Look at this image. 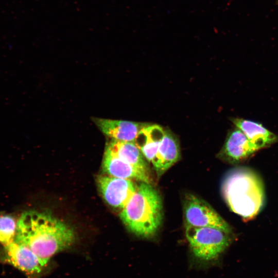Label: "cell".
Segmentation results:
<instances>
[{"label":"cell","instance_id":"7a4b0ae2","mask_svg":"<svg viewBox=\"0 0 278 278\" xmlns=\"http://www.w3.org/2000/svg\"><path fill=\"white\" fill-rule=\"evenodd\" d=\"M221 189L230 209L245 220L256 216L264 205L262 180L249 168L238 167L230 171L224 178Z\"/></svg>","mask_w":278,"mask_h":278},{"label":"cell","instance_id":"4fadbf2b","mask_svg":"<svg viewBox=\"0 0 278 278\" xmlns=\"http://www.w3.org/2000/svg\"><path fill=\"white\" fill-rule=\"evenodd\" d=\"M164 132L161 126L148 124L140 131L134 143L148 162H151L153 159Z\"/></svg>","mask_w":278,"mask_h":278},{"label":"cell","instance_id":"52a82bcc","mask_svg":"<svg viewBox=\"0 0 278 278\" xmlns=\"http://www.w3.org/2000/svg\"><path fill=\"white\" fill-rule=\"evenodd\" d=\"M97 183L106 202L116 208L125 207L137 187L132 180L109 175L98 176Z\"/></svg>","mask_w":278,"mask_h":278},{"label":"cell","instance_id":"3957f363","mask_svg":"<svg viewBox=\"0 0 278 278\" xmlns=\"http://www.w3.org/2000/svg\"><path fill=\"white\" fill-rule=\"evenodd\" d=\"M128 230L144 238L153 237L160 228L163 204L158 192L150 183L142 182L120 213Z\"/></svg>","mask_w":278,"mask_h":278},{"label":"cell","instance_id":"9c48e42d","mask_svg":"<svg viewBox=\"0 0 278 278\" xmlns=\"http://www.w3.org/2000/svg\"><path fill=\"white\" fill-rule=\"evenodd\" d=\"M93 121L105 135L111 140L134 142L141 130L147 124L131 121L93 118Z\"/></svg>","mask_w":278,"mask_h":278},{"label":"cell","instance_id":"5b68a950","mask_svg":"<svg viewBox=\"0 0 278 278\" xmlns=\"http://www.w3.org/2000/svg\"><path fill=\"white\" fill-rule=\"evenodd\" d=\"M186 226L213 227L232 234L230 225L207 202L197 196L187 194L183 202Z\"/></svg>","mask_w":278,"mask_h":278},{"label":"cell","instance_id":"9a60e30c","mask_svg":"<svg viewBox=\"0 0 278 278\" xmlns=\"http://www.w3.org/2000/svg\"><path fill=\"white\" fill-rule=\"evenodd\" d=\"M17 223L11 216L0 215V243L4 246L15 240Z\"/></svg>","mask_w":278,"mask_h":278},{"label":"cell","instance_id":"ba28073f","mask_svg":"<svg viewBox=\"0 0 278 278\" xmlns=\"http://www.w3.org/2000/svg\"><path fill=\"white\" fill-rule=\"evenodd\" d=\"M257 151L244 133L236 127L228 133L218 157L229 164L238 165L249 160Z\"/></svg>","mask_w":278,"mask_h":278},{"label":"cell","instance_id":"5bb4252c","mask_svg":"<svg viewBox=\"0 0 278 278\" xmlns=\"http://www.w3.org/2000/svg\"><path fill=\"white\" fill-rule=\"evenodd\" d=\"M106 148L121 160L149 172L146 159L134 142L111 140Z\"/></svg>","mask_w":278,"mask_h":278},{"label":"cell","instance_id":"8992f818","mask_svg":"<svg viewBox=\"0 0 278 278\" xmlns=\"http://www.w3.org/2000/svg\"><path fill=\"white\" fill-rule=\"evenodd\" d=\"M4 248L5 260L28 278H40L48 268L29 247L15 240Z\"/></svg>","mask_w":278,"mask_h":278},{"label":"cell","instance_id":"30bf717a","mask_svg":"<svg viewBox=\"0 0 278 278\" xmlns=\"http://www.w3.org/2000/svg\"><path fill=\"white\" fill-rule=\"evenodd\" d=\"M102 167L107 175L114 177L136 180L150 183L149 173L121 160L107 149H105Z\"/></svg>","mask_w":278,"mask_h":278},{"label":"cell","instance_id":"6da1fadb","mask_svg":"<svg viewBox=\"0 0 278 278\" xmlns=\"http://www.w3.org/2000/svg\"><path fill=\"white\" fill-rule=\"evenodd\" d=\"M15 240L29 247L48 265L55 255L73 245L75 235L70 226L51 214L30 211L20 217Z\"/></svg>","mask_w":278,"mask_h":278},{"label":"cell","instance_id":"8fae6325","mask_svg":"<svg viewBox=\"0 0 278 278\" xmlns=\"http://www.w3.org/2000/svg\"><path fill=\"white\" fill-rule=\"evenodd\" d=\"M232 121L258 151L268 148L278 141L277 136L259 123L241 118H233Z\"/></svg>","mask_w":278,"mask_h":278},{"label":"cell","instance_id":"277c9868","mask_svg":"<svg viewBox=\"0 0 278 278\" xmlns=\"http://www.w3.org/2000/svg\"><path fill=\"white\" fill-rule=\"evenodd\" d=\"M185 235L191 253L190 266L206 269L219 263L232 241V234L213 227L186 226Z\"/></svg>","mask_w":278,"mask_h":278},{"label":"cell","instance_id":"7c38bea8","mask_svg":"<svg viewBox=\"0 0 278 278\" xmlns=\"http://www.w3.org/2000/svg\"><path fill=\"white\" fill-rule=\"evenodd\" d=\"M179 158L178 140L170 131L165 130L164 136L151 162L158 177H160L176 163Z\"/></svg>","mask_w":278,"mask_h":278}]
</instances>
